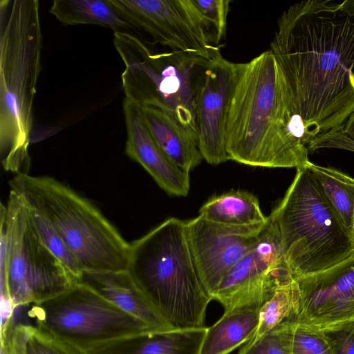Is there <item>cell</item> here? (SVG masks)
<instances>
[{
  "instance_id": "d4e9b609",
  "label": "cell",
  "mask_w": 354,
  "mask_h": 354,
  "mask_svg": "<svg viewBox=\"0 0 354 354\" xmlns=\"http://www.w3.org/2000/svg\"><path fill=\"white\" fill-rule=\"evenodd\" d=\"M295 324V322L287 319L266 334L251 338L238 354H292Z\"/></svg>"
},
{
  "instance_id": "30bf717a",
  "label": "cell",
  "mask_w": 354,
  "mask_h": 354,
  "mask_svg": "<svg viewBox=\"0 0 354 354\" xmlns=\"http://www.w3.org/2000/svg\"><path fill=\"white\" fill-rule=\"evenodd\" d=\"M131 26L189 57L210 60L218 51L193 0H109Z\"/></svg>"
},
{
  "instance_id": "2e32d148",
  "label": "cell",
  "mask_w": 354,
  "mask_h": 354,
  "mask_svg": "<svg viewBox=\"0 0 354 354\" xmlns=\"http://www.w3.org/2000/svg\"><path fill=\"white\" fill-rule=\"evenodd\" d=\"M82 284L157 331L175 329L151 304L126 271H82Z\"/></svg>"
},
{
  "instance_id": "ac0fdd59",
  "label": "cell",
  "mask_w": 354,
  "mask_h": 354,
  "mask_svg": "<svg viewBox=\"0 0 354 354\" xmlns=\"http://www.w3.org/2000/svg\"><path fill=\"white\" fill-rule=\"evenodd\" d=\"M207 327L149 331L120 339L86 354H200Z\"/></svg>"
},
{
  "instance_id": "603a6c76",
  "label": "cell",
  "mask_w": 354,
  "mask_h": 354,
  "mask_svg": "<svg viewBox=\"0 0 354 354\" xmlns=\"http://www.w3.org/2000/svg\"><path fill=\"white\" fill-rule=\"evenodd\" d=\"M293 281L279 286L259 309V322L252 338L259 337L289 319L294 307Z\"/></svg>"
},
{
  "instance_id": "e0dca14e",
  "label": "cell",
  "mask_w": 354,
  "mask_h": 354,
  "mask_svg": "<svg viewBox=\"0 0 354 354\" xmlns=\"http://www.w3.org/2000/svg\"><path fill=\"white\" fill-rule=\"evenodd\" d=\"M138 106L147 129L160 148L181 170L189 174L203 160L197 132L166 109Z\"/></svg>"
},
{
  "instance_id": "cb8c5ba5",
  "label": "cell",
  "mask_w": 354,
  "mask_h": 354,
  "mask_svg": "<svg viewBox=\"0 0 354 354\" xmlns=\"http://www.w3.org/2000/svg\"><path fill=\"white\" fill-rule=\"evenodd\" d=\"M26 205L30 224L38 238L71 272L79 277L82 272L80 265L50 222L38 210Z\"/></svg>"
},
{
  "instance_id": "ba28073f",
  "label": "cell",
  "mask_w": 354,
  "mask_h": 354,
  "mask_svg": "<svg viewBox=\"0 0 354 354\" xmlns=\"http://www.w3.org/2000/svg\"><path fill=\"white\" fill-rule=\"evenodd\" d=\"M28 314L38 330L84 353L120 339L157 331L80 283L30 305Z\"/></svg>"
},
{
  "instance_id": "277c9868",
  "label": "cell",
  "mask_w": 354,
  "mask_h": 354,
  "mask_svg": "<svg viewBox=\"0 0 354 354\" xmlns=\"http://www.w3.org/2000/svg\"><path fill=\"white\" fill-rule=\"evenodd\" d=\"M127 271L174 327L205 326L212 299L196 271L185 221L169 218L130 243Z\"/></svg>"
},
{
  "instance_id": "8992f818",
  "label": "cell",
  "mask_w": 354,
  "mask_h": 354,
  "mask_svg": "<svg viewBox=\"0 0 354 354\" xmlns=\"http://www.w3.org/2000/svg\"><path fill=\"white\" fill-rule=\"evenodd\" d=\"M270 214L279 227L293 279L326 270L354 252V236L306 167L297 169L283 199Z\"/></svg>"
},
{
  "instance_id": "f546056e",
  "label": "cell",
  "mask_w": 354,
  "mask_h": 354,
  "mask_svg": "<svg viewBox=\"0 0 354 354\" xmlns=\"http://www.w3.org/2000/svg\"><path fill=\"white\" fill-rule=\"evenodd\" d=\"M342 126L314 137L308 146L309 153L323 148H335L354 152V140L344 133Z\"/></svg>"
},
{
  "instance_id": "7402d4cb",
  "label": "cell",
  "mask_w": 354,
  "mask_h": 354,
  "mask_svg": "<svg viewBox=\"0 0 354 354\" xmlns=\"http://www.w3.org/2000/svg\"><path fill=\"white\" fill-rule=\"evenodd\" d=\"M305 167L317 180L346 228L354 236V178L333 167L319 166L310 161Z\"/></svg>"
},
{
  "instance_id": "f1b7e54d",
  "label": "cell",
  "mask_w": 354,
  "mask_h": 354,
  "mask_svg": "<svg viewBox=\"0 0 354 354\" xmlns=\"http://www.w3.org/2000/svg\"><path fill=\"white\" fill-rule=\"evenodd\" d=\"M319 329L332 354H354V320L339 322Z\"/></svg>"
},
{
  "instance_id": "52a82bcc",
  "label": "cell",
  "mask_w": 354,
  "mask_h": 354,
  "mask_svg": "<svg viewBox=\"0 0 354 354\" xmlns=\"http://www.w3.org/2000/svg\"><path fill=\"white\" fill-rule=\"evenodd\" d=\"M1 302L14 308L50 299L78 284V277L33 231L23 198L10 189L0 214Z\"/></svg>"
},
{
  "instance_id": "8fae6325",
  "label": "cell",
  "mask_w": 354,
  "mask_h": 354,
  "mask_svg": "<svg viewBox=\"0 0 354 354\" xmlns=\"http://www.w3.org/2000/svg\"><path fill=\"white\" fill-rule=\"evenodd\" d=\"M292 279L279 227L270 214L257 243L224 277L213 299L224 312L259 309L279 286Z\"/></svg>"
},
{
  "instance_id": "4fadbf2b",
  "label": "cell",
  "mask_w": 354,
  "mask_h": 354,
  "mask_svg": "<svg viewBox=\"0 0 354 354\" xmlns=\"http://www.w3.org/2000/svg\"><path fill=\"white\" fill-rule=\"evenodd\" d=\"M266 223L231 226L211 222L200 215L185 222L196 271L212 299L224 277L255 245Z\"/></svg>"
},
{
  "instance_id": "9c48e42d",
  "label": "cell",
  "mask_w": 354,
  "mask_h": 354,
  "mask_svg": "<svg viewBox=\"0 0 354 354\" xmlns=\"http://www.w3.org/2000/svg\"><path fill=\"white\" fill-rule=\"evenodd\" d=\"M113 43L124 64L121 80L125 98L140 106L166 109L198 133L194 113L198 85L187 83L185 72H180L192 57L156 53L128 32H114Z\"/></svg>"
},
{
  "instance_id": "6da1fadb",
  "label": "cell",
  "mask_w": 354,
  "mask_h": 354,
  "mask_svg": "<svg viewBox=\"0 0 354 354\" xmlns=\"http://www.w3.org/2000/svg\"><path fill=\"white\" fill-rule=\"evenodd\" d=\"M291 113L310 142L354 111V0H308L279 17L270 44Z\"/></svg>"
},
{
  "instance_id": "ffe728a7",
  "label": "cell",
  "mask_w": 354,
  "mask_h": 354,
  "mask_svg": "<svg viewBox=\"0 0 354 354\" xmlns=\"http://www.w3.org/2000/svg\"><path fill=\"white\" fill-rule=\"evenodd\" d=\"M199 215L211 222L231 226H253L268 221L257 198L240 190L212 196L200 208Z\"/></svg>"
},
{
  "instance_id": "9a60e30c",
  "label": "cell",
  "mask_w": 354,
  "mask_h": 354,
  "mask_svg": "<svg viewBox=\"0 0 354 354\" xmlns=\"http://www.w3.org/2000/svg\"><path fill=\"white\" fill-rule=\"evenodd\" d=\"M122 105L127 129L126 154L139 163L166 192L187 196L190 187L189 174L175 165L153 140L140 106L126 98Z\"/></svg>"
},
{
  "instance_id": "d6986e66",
  "label": "cell",
  "mask_w": 354,
  "mask_h": 354,
  "mask_svg": "<svg viewBox=\"0 0 354 354\" xmlns=\"http://www.w3.org/2000/svg\"><path fill=\"white\" fill-rule=\"evenodd\" d=\"M259 322V309L245 308L224 312L207 328L200 354H228L254 335Z\"/></svg>"
},
{
  "instance_id": "83f0119b",
  "label": "cell",
  "mask_w": 354,
  "mask_h": 354,
  "mask_svg": "<svg viewBox=\"0 0 354 354\" xmlns=\"http://www.w3.org/2000/svg\"><path fill=\"white\" fill-rule=\"evenodd\" d=\"M26 354H86L75 347L57 339L32 326L26 345Z\"/></svg>"
},
{
  "instance_id": "5b68a950",
  "label": "cell",
  "mask_w": 354,
  "mask_h": 354,
  "mask_svg": "<svg viewBox=\"0 0 354 354\" xmlns=\"http://www.w3.org/2000/svg\"><path fill=\"white\" fill-rule=\"evenodd\" d=\"M50 222L82 271H126L129 243L88 200L47 176L18 174L9 181Z\"/></svg>"
},
{
  "instance_id": "7c38bea8",
  "label": "cell",
  "mask_w": 354,
  "mask_h": 354,
  "mask_svg": "<svg viewBox=\"0 0 354 354\" xmlns=\"http://www.w3.org/2000/svg\"><path fill=\"white\" fill-rule=\"evenodd\" d=\"M293 279L289 319L319 329L354 320V252L326 270Z\"/></svg>"
},
{
  "instance_id": "484cf974",
  "label": "cell",
  "mask_w": 354,
  "mask_h": 354,
  "mask_svg": "<svg viewBox=\"0 0 354 354\" xmlns=\"http://www.w3.org/2000/svg\"><path fill=\"white\" fill-rule=\"evenodd\" d=\"M292 354H332V353L320 329L295 322L292 340Z\"/></svg>"
},
{
  "instance_id": "7a4b0ae2",
  "label": "cell",
  "mask_w": 354,
  "mask_h": 354,
  "mask_svg": "<svg viewBox=\"0 0 354 354\" xmlns=\"http://www.w3.org/2000/svg\"><path fill=\"white\" fill-rule=\"evenodd\" d=\"M288 100L270 49L238 63L225 124L229 160L270 168L307 165L309 140L292 115Z\"/></svg>"
},
{
  "instance_id": "4dcf8cb0",
  "label": "cell",
  "mask_w": 354,
  "mask_h": 354,
  "mask_svg": "<svg viewBox=\"0 0 354 354\" xmlns=\"http://www.w3.org/2000/svg\"><path fill=\"white\" fill-rule=\"evenodd\" d=\"M342 127L344 133L354 140V111L348 117Z\"/></svg>"
},
{
  "instance_id": "4316f807",
  "label": "cell",
  "mask_w": 354,
  "mask_h": 354,
  "mask_svg": "<svg viewBox=\"0 0 354 354\" xmlns=\"http://www.w3.org/2000/svg\"><path fill=\"white\" fill-rule=\"evenodd\" d=\"M200 15L213 31L215 45L225 38L227 19L230 11L229 0H193Z\"/></svg>"
},
{
  "instance_id": "3957f363",
  "label": "cell",
  "mask_w": 354,
  "mask_h": 354,
  "mask_svg": "<svg viewBox=\"0 0 354 354\" xmlns=\"http://www.w3.org/2000/svg\"><path fill=\"white\" fill-rule=\"evenodd\" d=\"M0 5V156L6 171L27 174L43 41L39 1Z\"/></svg>"
},
{
  "instance_id": "44dd1931",
  "label": "cell",
  "mask_w": 354,
  "mask_h": 354,
  "mask_svg": "<svg viewBox=\"0 0 354 354\" xmlns=\"http://www.w3.org/2000/svg\"><path fill=\"white\" fill-rule=\"evenodd\" d=\"M50 12L64 25L92 24L126 32L131 28L109 0H55Z\"/></svg>"
},
{
  "instance_id": "5bb4252c",
  "label": "cell",
  "mask_w": 354,
  "mask_h": 354,
  "mask_svg": "<svg viewBox=\"0 0 354 354\" xmlns=\"http://www.w3.org/2000/svg\"><path fill=\"white\" fill-rule=\"evenodd\" d=\"M237 69L238 63L228 61L218 51L206 63L197 86L194 113L199 148L210 165L229 160L225 124Z\"/></svg>"
}]
</instances>
